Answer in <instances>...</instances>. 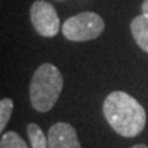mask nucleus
<instances>
[{
  "label": "nucleus",
  "instance_id": "obj_4",
  "mask_svg": "<svg viewBox=\"0 0 148 148\" xmlns=\"http://www.w3.org/2000/svg\"><path fill=\"white\" fill-rule=\"evenodd\" d=\"M30 21L34 30L42 37H55L60 29L58 12L45 0H36L30 5Z\"/></svg>",
  "mask_w": 148,
  "mask_h": 148
},
{
  "label": "nucleus",
  "instance_id": "obj_1",
  "mask_svg": "<svg viewBox=\"0 0 148 148\" xmlns=\"http://www.w3.org/2000/svg\"><path fill=\"white\" fill-rule=\"evenodd\" d=\"M103 114L108 125L123 137L140 134L147 122L144 107L122 90H114L107 96L103 103Z\"/></svg>",
  "mask_w": 148,
  "mask_h": 148
},
{
  "label": "nucleus",
  "instance_id": "obj_11",
  "mask_svg": "<svg viewBox=\"0 0 148 148\" xmlns=\"http://www.w3.org/2000/svg\"><path fill=\"white\" fill-rule=\"evenodd\" d=\"M130 148H148V145H145V144H136V145H133Z\"/></svg>",
  "mask_w": 148,
  "mask_h": 148
},
{
  "label": "nucleus",
  "instance_id": "obj_7",
  "mask_svg": "<svg viewBox=\"0 0 148 148\" xmlns=\"http://www.w3.org/2000/svg\"><path fill=\"white\" fill-rule=\"evenodd\" d=\"M26 130H27V136H29V141H30L32 148H49L47 136L42 133L41 127L38 125L29 123Z\"/></svg>",
  "mask_w": 148,
  "mask_h": 148
},
{
  "label": "nucleus",
  "instance_id": "obj_6",
  "mask_svg": "<svg viewBox=\"0 0 148 148\" xmlns=\"http://www.w3.org/2000/svg\"><path fill=\"white\" fill-rule=\"evenodd\" d=\"M130 32L134 38V41L138 47L143 49L144 52L148 53V15L141 14V15L134 16L130 22Z\"/></svg>",
  "mask_w": 148,
  "mask_h": 148
},
{
  "label": "nucleus",
  "instance_id": "obj_9",
  "mask_svg": "<svg viewBox=\"0 0 148 148\" xmlns=\"http://www.w3.org/2000/svg\"><path fill=\"white\" fill-rule=\"evenodd\" d=\"M14 108V101L11 100L10 97H5L0 100V130L4 132L7 123L10 121L11 112Z\"/></svg>",
  "mask_w": 148,
  "mask_h": 148
},
{
  "label": "nucleus",
  "instance_id": "obj_8",
  "mask_svg": "<svg viewBox=\"0 0 148 148\" xmlns=\"http://www.w3.org/2000/svg\"><path fill=\"white\" fill-rule=\"evenodd\" d=\"M0 148H29V145L18 133L5 132L1 134Z\"/></svg>",
  "mask_w": 148,
  "mask_h": 148
},
{
  "label": "nucleus",
  "instance_id": "obj_3",
  "mask_svg": "<svg viewBox=\"0 0 148 148\" xmlns=\"http://www.w3.org/2000/svg\"><path fill=\"white\" fill-rule=\"evenodd\" d=\"M104 21L99 14L85 11L67 18L62 25V33L70 41L82 42L97 38L104 32Z\"/></svg>",
  "mask_w": 148,
  "mask_h": 148
},
{
  "label": "nucleus",
  "instance_id": "obj_10",
  "mask_svg": "<svg viewBox=\"0 0 148 148\" xmlns=\"http://www.w3.org/2000/svg\"><path fill=\"white\" fill-rule=\"evenodd\" d=\"M141 11H143V14H147L148 15V0H144L143 4H141Z\"/></svg>",
  "mask_w": 148,
  "mask_h": 148
},
{
  "label": "nucleus",
  "instance_id": "obj_12",
  "mask_svg": "<svg viewBox=\"0 0 148 148\" xmlns=\"http://www.w3.org/2000/svg\"><path fill=\"white\" fill-rule=\"evenodd\" d=\"M58 1H63V0H58Z\"/></svg>",
  "mask_w": 148,
  "mask_h": 148
},
{
  "label": "nucleus",
  "instance_id": "obj_2",
  "mask_svg": "<svg viewBox=\"0 0 148 148\" xmlns=\"http://www.w3.org/2000/svg\"><path fill=\"white\" fill-rule=\"evenodd\" d=\"M63 89V77L56 66L42 63L34 71L29 86L32 107L38 112H47L58 101Z\"/></svg>",
  "mask_w": 148,
  "mask_h": 148
},
{
  "label": "nucleus",
  "instance_id": "obj_5",
  "mask_svg": "<svg viewBox=\"0 0 148 148\" xmlns=\"http://www.w3.org/2000/svg\"><path fill=\"white\" fill-rule=\"evenodd\" d=\"M47 138L49 148H81L75 129L66 122L52 125L48 130Z\"/></svg>",
  "mask_w": 148,
  "mask_h": 148
}]
</instances>
